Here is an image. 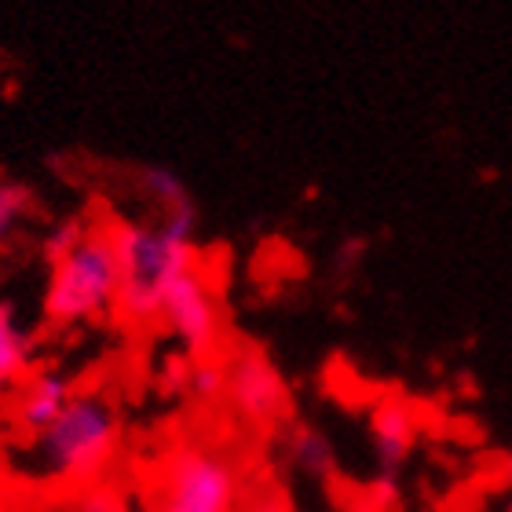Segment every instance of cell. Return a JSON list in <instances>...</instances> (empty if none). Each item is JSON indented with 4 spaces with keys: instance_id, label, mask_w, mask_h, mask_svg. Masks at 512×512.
Instances as JSON below:
<instances>
[{
    "instance_id": "obj_1",
    "label": "cell",
    "mask_w": 512,
    "mask_h": 512,
    "mask_svg": "<svg viewBox=\"0 0 512 512\" xmlns=\"http://www.w3.org/2000/svg\"><path fill=\"white\" fill-rule=\"evenodd\" d=\"M110 246L118 256V315L132 326H150L161 319L169 289L191 267H198L194 246L161 231V224L143 220H110Z\"/></svg>"
},
{
    "instance_id": "obj_2",
    "label": "cell",
    "mask_w": 512,
    "mask_h": 512,
    "mask_svg": "<svg viewBox=\"0 0 512 512\" xmlns=\"http://www.w3.org/2000/svg\"><path fill=\"white\" fill-rule=\"evenodd\" d=\"M121 414L107 395L74 392L66 410L33 436V458L59 483H96L118 458Z\"/></svg>"
},
{
    "instance_id": "obj_3",
    "label": "cell",
    "mask_w": 512,
    "mask_h": 512,
    "mask_svg": "<svg viewBox=\"0 0 512 512\" xmlns=\"http://www.w3.org/2000/svg\"><path fill=\"white\" fill-rule=\"evenodd\" d=\"M118 308V256L107 227H92L85 242L55 260L44 286V319L52 326H85Z\"/></svg>"
},
{
    "instance_id": "obj_4",
    "label": "cell",
    "mask_w": 512,
    "mask_h": 512,
    "mask_svg": "<svg viewBox=\"0 0 512 512\" xmlns=\"http://www.w3.org/2000/svg\"><path fill=\"white\" fill-rule=\"evenodd\" d=\"M242 502V469L224 450L183 443L161 465L154 512H238Z\"/></svg>"
},
{
    "instance_id": "obj_5",
    "label": "cell",
    "mask_w": 512,
    "mask_h": 512,
    "mask_svg": "<svg viewBox=\"0 0 512 512\" xmlns=\"http://www.w3.org/2000/svg\"><path fill=\"white\" fill-rule=\"evenodd\" d=\"M158 322L169 326L172 341L180 344V352L191 355L194 363H198V359H216L224 319H220V297H216L213 278L205 275L202 267H191V271L169 289V297L161 304Z\"/></svg>"
},
{
    "instance_id": "obj_6",
    "label": "cell",
    "mask_w": 512,
    "mask_h": 512,
    "mask_svg": "<svg viewBox=\"0 0 512 512\" xmlns=\"http://www.w3.org/2000/svg\"><path fill=\"white\" fill-rule=\"evenodd\" d=\"M224 399L249 425H275L289 414V381L260 348H238L224 359Z\"/></svg>"
},
{
    "instance_id": "obj_7",
    "label": "cell",
    "mask_w": 512,
    "mask_h": 512,
    "mask_svg": "<svg viewBox=\"0 0 512 512\" xmlns=\"http://www.w3.org/2000/svg\"><path fill=\"white\" fill-rule=\"evenodd\" d=\"M421 436V414L403 395H381L370 410V450L381 476H399Z\"/></svg>"
},
{
    "instance_id": "obj_8",
    "label": "cell",
    "mask_w": 512,
    "mask_h": 512,
    "mask_svg": "<svg viewBox=\"0 0 512 512\" xmlns=\"http://www.w3.org/2000/svg\"><path fill=\"white\" fill-rule=\"evenodd\" d=\"M70 399H74V381H70L63 370H37V374H30L22 381L19 406H15V417H19L22 432L41 436L44 428L63 414Z\"/></svg>"
},
{
    "instance_id": "obj_9",
    "label": "cell",
    "mask_w": 512,
    "mask_h": 512,
    "mask_svg": "<svg viewBox=\"0 0 512 512\" xmlns=\"http://www.w3.org/2000/svg\"><path fill=\"white\" fill-rule=\"evenodd\" d=\"M33 363V337L19 311L11 304H0V395H8L15 384L30 377Z\"/></svg>"
},
{
    "instance_id": "obj_10",
    "label": "cell",
    "mask_w": 512,
    "mask_h": 512,
    "mask_svg": "<svg viewBox=\"0 0 512 512\" xmlns=\"http://www.w3.org/2000/svg\"><path fill=\"white\" fill-rule=\"evenodd\" d=\"M136 183H139V191L147 194V202L158 209V220L161 216H176V213L198 209L187 180H183L176 169H169V165H143V169L136 172Z\"/></svg>"
},
{
    "instance_id": "obj_11",
    "label": "cell",
    "mask_w": 512,
    "mask_h": 512,
    "mask_svg": "<svg viewBox=\"0 0 512 512\" xmlns=\"http://www.w3.org/2000/svg\"><path fill=\"white\" fill-rule=\"evenodd\" d=\"M286 458L289 465L304 476H333L337 469V450H333V439L315 425H293L286 436Z\"/></svg>"
},
{
    "instance_id": "obj_12",
    "label": "cell",
    "mask_w": 512,
    "mask_h": 512,
    "mask_svg": "<svg viewBox=\"0 0 512 512\" xmlns=\"http://www.w3.org/2000/svg\"><path fill=\"white\" fill-rule=\"evenodd\" d=\"M33 209V191L26 183L19 180H8V176H0V242H8L19 224L30 216Z\"/></svg>"
},
{
    "instance_id": "obj_13",
    "label": "cell",
    "mask_w": 512,
    "mask_h": 512,
    "mask_svg": "<svg viewBox=\"0 0 512 512\" xmlns=\"http://www.w3.org/2000/svg\"><path fill=\"white\" fill-rule=\"evenodd\" d=\"M88 231H92V224H85L81 216H66V220H55V224L48 227L44 242H41L44 256H48V264L63 260L66 253H74V249L81 246V242H85Z\"/></svg>"
},
{
    "instance_id": "obj_14",
    "label": "cell",
    "mask_w": 512,
    "mask_h": 512,
    "mask_svg": "<svg viewBox=\"0 0 512 512\" xmlns=\"http://www.w3.org/2000/svg\"><path fill=\"white\" fill-rule=\"evenodd\" d=\"M224 359H198L194 363V374H191V392L198 403H216V399H224Z\"/></svg>"
},
{
    "instance_id": "obj_15",
    "label": "cell",
    "mask_w": 512,
    "mask_h": 512,
    "mask_svg": "<svg viewBox=\"0 0 512 512\" xmlns=\"http://www.w3.org/2000/svg\"><path fill=\"white\" fill-rule=\"evenodd\" d=\"M191 374H194V359L183 352H172L161 359V370H158V381H161V392L169 395H187L191 392Z\"/></svg>"
},
{
    "instance_id": "obj_16",
    "label": "cell",
    "mask_w": 512,
    "mask_h": 512,
    "mask_svg": "<svg viewBox=\"0 0 512 512\" xmlns=\"http://www.w3.org/2000/svg\"><path fill=\"white\" fill-rule=\"evenodd\" d=\"M74 512H125V494L110 483H88L77 498Z\"/></svg>"
},
{
    "instance_id": "obj_17",
    "label": "cell",
    "mask_w": 512,
    "mask_h": 512,
    "mask_svg": "<svg viewBox=\"0 0 512 512\" xmlns=\"http://www.w3.org/2000/svg\"><path fill=\"white\" fill-rule=\"evenodd\" d=\"M238 512H297V509H293V502H289L286 494L260 491V494H253L249 502H242V509Z\"/></svg>"
},
{
    "instance_id": "obj_18",
    "label": "cell",
    "mask_w": 512,
    "mask_h": 512,
    "mask_svg": "<svg viewBox=\"0 0 512 512\" xmlns=\"http://www.w3.org/2000/svg\"><path fill=\"white\" fill-rule=\"evenodd\" d=\"M370 494H374L381 505H395L399 498H403V491H399V480H395V476H377L374 487H370Z\"/></svg>"
},
{
    "instance_id": "obj_19",
    "label": "cell",
    "mask_w": 512,
    "mask_h": 512,
    "mask_svg": "<svg viewBox=\"0 0 512 512\" xmlns=\"http://www.w3.org/2000/svg\"><path fill=\"white\" fill-rule=\"evenodd\" d=\"M363 253H366V246L359 242V238H352L348 246L337 249V267H352L355 260H363Z\"/></svg>"
},
{
    "instance_id": "obj_20",
    "label": "cell",
    "mask_w": 512,
    "mask_h": 512,
    "mask_svg": "<svg viewBox=\"0 0 512 512\" xmlns=\"http://www.w3.org/2000/svg\"><path fill=\"white\" fill-rule=\"evenodd\" d=\"M505 512H512V498H509V505H505Z\"/></svg>"
}]
</instances>
